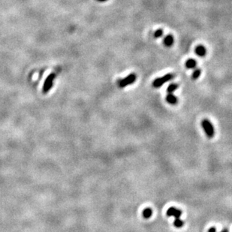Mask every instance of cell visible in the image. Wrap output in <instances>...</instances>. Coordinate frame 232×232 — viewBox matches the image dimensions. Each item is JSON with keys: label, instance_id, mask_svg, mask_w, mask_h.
<instances>
[{"label": "cell", "instance_id": "6da1fadb", "mask_svg": "<svg viewBox=\"0 0 232 232\" xmlns=\"http://www.w3.org/2000/svg\"><path fill=\"white\" fill-rule=\"evenodd\" d=\"M201 126H202V128L203 129V130H204L207 138H212L214 136L215 131H214V126H213V124L211 123L210 121L208 120L207 119H203L201 122Z\"/></svg>", "mask_w": 232, "mask_h": 232}, {"label": "cell", "instance_id": "7a4b0ae2", "mask_svg": "<svg viewBox=\"0 0 232 232\" xmlns=\"http://www.w3.org/2000/svg\"><path fill=\"white\" fill-rule=\"evenodd\" d=\"M173 77H173V75H172V74H167V75H164L163 77L156 78V80H154L153 82V86L155 88L160 87L162 85L165 84L166 82L172 80Z\"/></svg>", "mask_w": 232, "mask_h": 232}, {"label": "cell", "instance_id": "3957f363", "mask_svg": "<svg viewBox=\"0 0 232 232\" xmlns=\"http://www.w3.org/2000/svg\"><path fill=\"white\" fill-rule=\"evenodd\" d=\"M136 75L135 74H130V75H128L127 77H125L123 79H121L118 81V85H119V87L120 88H124L126 86H129V85L132 84V83H135V81L136 80Z\"/></svg>", "mask_w": 232, "mask_h": 232}, {"label": "cell", "instance_id": "277c9868", "mask_svg": "<svg viewBox=\"0 0 232 232\" xmlns=\"http://www.w3.org/2000/svg\"><path fill=\"white\" fill-rule=\"evenodd\" d=\"M55 78H56V75L54 73L50 74L47 77L46 80H45V83H44L43 89H42L43 93H47L50 90L53 85V81H54Z\"/></svg>", "mask_w": 232, "mask_h": 232}, {"label": "cell", "instance_id": "5b68a950", "mask_svg": "<svg viewBox=\"0 0 232 232\" xmlns=\"http://www.w3.org/2000/svg\"><path fill=\"white\" fill-rule=\"evenodd\" d=\"M181 214H182V211L180 210L177 208L173 207H171L167 210V216L168 217H174L175 219L180 218Z\"/></svg>", "mask_w": 232, "mask_h": 232}, {"label": "cell", "instance_id": "8992f818", "mask_svg": "<svg viewBox=\"0 0 232 232\" xmlns=\"http://www.w3.org/2000/svg\"><path fill=\"white\" fill-rule=\"evenodd\" d=\"M195 53L199 56H204L207 53L206 48H205L204 46H203V45H198V46L195 47Z\"/></svg>", "mask_w": 232, "mask_h": 232}, {"label": "cell", "instance_id": "52a82bcc", "mask_svg": "<svg viewBox=\"0 0 232 232\" xmlns=\"http://www.w3.org/2000/svg\"><path fill=\"white\" fill-rule=\"evenodd\" d=\"M166 101L170 105H176L177 103V98L173 96V93H168L166 96Z\"/></svg>", "mask_w": 232, "mask_h": 232}, {"label": "cell", "instance_id": "ba28073f", "mask_svg": "<svg viewBox=\"0 0 232 232\" xmlns=\"http://www.w3.org/2000/svg\"><path fill=\"white\" fill-rule=\"evenodd\" d=\"M164 44L166 47H171L173 44V37L172 35H168L164 39Z\"/></svg>", "mask_w": 232, "mask_h": 232}, {"label": "cell", "instance_id": "9c48e42d", "mask_svg": "<svg viewBox=\"0 0 232 232\" xmlns=\"http://www.w3.org/2000/svg\"><path fill=\"white\" fill-rule=\"evenodd\" d=\"M196 65H197L196 61H195V59H189L186 62V68H187V69H194V68H195Z\"/></svg>", "mask_w": 232, "mask_h": 232}, {"label": "cell", "instance_id": "30bf717a", "mask_svg": "<svg viewBox=\"0 0 232 232\" xmlns=\"http://www.w3.org/2000/svg\"><path fill=\"white\" fill-rule=\"evenodd\" d=\"M142 214H143V217L144 219H149V218H150L151 216H152L153 211L150 208L146 207L143 210Z\"/></svg>", "mask_w": 232, "mask_h": 232}, {"label": "cell", "instance_id": "8fae6325", "mask_svg": "<svg viewBox=\"0 0 232 232\" xmlns=\"http://www.w3.org/2000/svg\"><path fill=\"white\" fill-rule=\"evenodd\" d=\"M173 225H174V226L176 227V228H180L183 226L184 222L181 220L180 218H177V219H175L174 222H173Z\"/></svg>", "mask_w": 232, "mask_h": 232}, {"label": "cell", "instance_id": "7c38bea8", "mask_svg": "<svg viewBox=\"0 0 232 232\" xmlns=\"http://www.w3.org/2000/svg\"><path fill=\"white\" fill-rule=\"evenodd\" d=\"M178 88V85L176 83H172V84L169 85V86L167 89V92L168 93H173L175 90H177V89Z\"/></svg>", "mask_w": 232, "mask_h": 232}, {"label": "cell", "instance_id": "4fadbf2b", "mask_svg": "<svg viewBox=\"0 0 232 232\" xmlns=\"http://www.w3.org/2000/svg\"><path fill=\"white\" fill-rule=\"evenodd\" d=\"M201 69H195V70L194 71L193 74H192V79H193V80H196V79H198L200 75H201Z\"/></svg>", "mask_w": 232, "mask_h": 232}, {"label": "cell", "instance_id": "5bb4252c", "mask_svg": "<svg viewBox=\"0 0 232 232\" xmlns=\"http://www.w3.org/2000/svg\"><path fill=\"white\" fill-rule=\"evenodd\" d=\"M162 35H163V30H162V29H158V30L155 32L154 37L156 38V39H158V38H161Z\"/></svg>", "mask_w": 232, "mask_h": 232}, {"label": "cell", "instance_id": "9a60e30c", "mask_svg": "<svg viewBox=\"0 0 232 232\" xmlns=\"http://www.w3.org/2000/svg\"><path fill=\"white\" fill-rule=\"evenodd\" d=\"M208 232H217V229L214 227H212V228H210L208 230Z\"/></svg>", "mask_w": 232, "mask_h": 232}, {"label": "cell", "instance_id": "2e32d148", "mask_svg": "<svg viewBox=\"0 0 232 232\" xmlns=\"http://www.w3.org/2000/svg\"><path fill=\"white\" fill-rule=\"evenodd\" d=\"M221 232H228V229H224L223 231H221Z\"/></svg>", "mask_w": 232, "mask_h": 232}, {"label": "cell", "instance_id": "e0dca14e", "mask_svg": "<svg viewBox=\"0 0 232 232\" xmlns=\"http://www.w3.org/2000/svg\"><path fill=\"white\" fill-rule=\"evenodd\" d=\"M97 1H99V2H105V1H108V0H97Z\"/></svg>", "mask_w": 232, "mask_h": 232}]
</instances>
